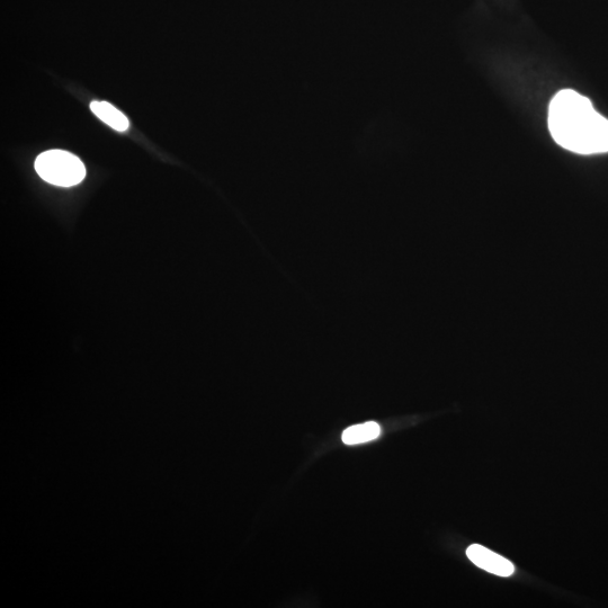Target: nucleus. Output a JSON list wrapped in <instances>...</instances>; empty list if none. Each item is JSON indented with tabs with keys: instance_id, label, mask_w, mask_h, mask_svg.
Masks as SVG:
<instances>
[{
	"instance_id": "nucleus-1",
	"label": "nucleus",
	"mask_w": 608,
	"mask_h": 608,
	"mask_svg": "<svg viewBox=\"0 0 608 608\" xmlns=\"http://www.w3.org/2000/svg\"><path fill=\"white\" fill-rule=\"evenodd\" d=\"M548 122L562 148L586 156L608 152V120L587 97L571 89L559 92L550 103Z\"/></svg>"
},
{
	"instance_id": "nucleus-2",
	"label": "nucleus",
	"mask_w": 608,
	"mask_h": 608,
	"mask_svg": "<svg viewBox=\"0 0 608 608\" xmlns=\"http://www.w3.org/2000/svg\"><path fill=\"white\" fill-rule=\"evenodd\" d=\"M35 171L43 181L60 187H71L84 181L86 167L68 151L49 150L35 160Z\"/></svg>"
},
{
	"instance_id": "nucleus-3",
	"label": "nucleus",
	"mask_w": 608,
	"mask_h": 608,
	"mask_svg": "<svg viewBox=\"0 0 608 608\" xmlns=\"http://www.w3.org/2000/svg\"><path fill=\"white\" fill-rule=\"evenodd\" d=\"M467 556L477 567L490 572V574L500 577H509L515 572V567L511 561L482 547V545H470L467 550Z\"/></svg>"
},
{
	"instance_id": "nucleus-4",
	"label": "nucleus",
	"mask_w": 608,
	"mask_h": 608,
	"mask_svg": "<svg viewBox=\"0 0 608 608\" xmlns=\"http://www.w3.org/2000/svg\"><path fill=\"white\" fill-rule=\"evenodd\" d=\"M91 110L98 119L102 120L112 129L119 132H124L129 129L130 123L127 116L119 110H116L110 103L92 102Z\"/></svg>"
},
{
	"instance_id": "nucleus-5",
	"label": "nucleus",
	"mask_w": 608,
	"mask_h": 608,
	"mask_svg": "<svg viewBox=\"0 0 608 608\" xmlns=\"http://www.w3.org/2000/svg\"><path fill=\"white\" fill-rule=\"evenodd\" d=\"M381 434V427L378 423L369 422L347 428L343 433L342 440L347 445L368 443Z\"/></svg>"
}]
</instances>
